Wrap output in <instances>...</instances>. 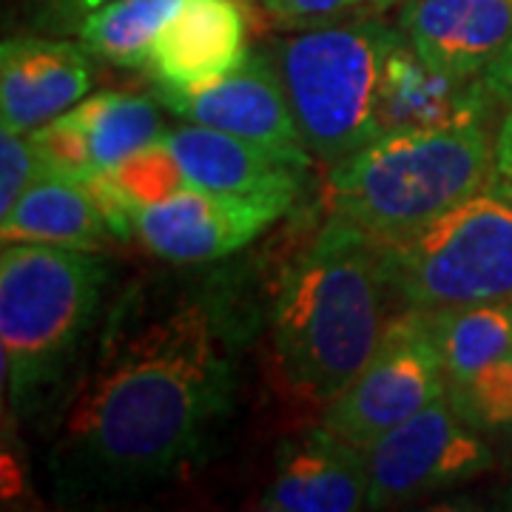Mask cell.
<instances>
[{
  "instance_id": "cell-28",
  "label": "cell",
  "mask_w": 512,
  "mask_h": 512,
  "mask_svg": "<svg viewBox=\"0 0 512 512\" xmlns=\"http://www.w3.org/2000/svg\"><path fill=\"white\" fill-rule=\"evenodd\" d=\"M510 498H512V495H510Z\"/></svg>"
},
{
  "instance_id": "cell-2",
  "label": "cell",
  "mask_w": 512,
  "mask_h": 512,
  "mask_svg": "<svg viewBox=\"0 0 512 512\" xmlns=\"http://www.w3.org/2000/svg\"><path fill=\"white\" fill-rule=\"evenodd\" d=\"M390 293L376 239L330 217L274 305L276 365L293 393L330 404L359 376L390 322Z\"/></svg>"
},
{
  "instance_id": "cell-24",
  "label": "cell",
  "mask_w": 512,
  "mask_h": 512,
  "mask_svg": "<svg viewBox=\"0 0 512 512\" xmlns=\"http://www.w3.org/2000/svg\"><path fill=\"white\" fill-rule=\"evenodd\" d=\"M262 9L282 23H322L336 18L359 0H259Z\"/></svg>"
},
{
  "instance_id": "cell-18",
  "label": "cell",
  "mask_w": 512,
  "mask_h": 512,
  "mask_svg": "<svg viewBox=\"0 0 512 512\" xmlns=\"http://www.w3.org/2000/svg\"><path fill=\"white\" fill-rule=\"evenodd\" d=\"M493 100L481 77L458 80L430 69L407 40H399L384 63L382 134L399 128L444 126L461 117H476Z\"/></svg>"
},
{
  "instance_id": "cell-19",
  "label": "cell",
  "mask_w": 512,
  "mask_h": 512,
  "mask_svg": "<svg viewBox=\"0 0 512 512\" xmlns=\"http://www.w3.org/2000/svg\"><path fill=\"white\" fill-rule=\"evenodd\" d=\"M419 311V308H416ZM450 384L476 376L512 350V299L419 311Z\"/></svg>"
},
{
  "instance_id": "cell-13",
  "label": "cell",
  "mask_w": 512,
  "mask_h": 512,
  "mask_svg": "<svg viewBox=\"0 0 512 512\" xmlns=\"http://www.w3.org/2000/svg\"><path fill=\"white\" fill-rule=\"evenodd\" d=\"M191 188L220 194H299L311 151L279 148L188 123L163 134Z\"/></svg>"
},
{
  "instance_id": "cell-4",
  "label": "cell",
  "mask_w": 512,
  "mask_h": 512,
  "mask_svg": "<svg viewBox=\"0 0 512 512\" xmlns=\"http://www.w3.org/2000/svg\"><path fill=\"white\" fill-rule=\"evenodd\" d=\"M109 265L97 251L3 242L0 350L3 382L29 402L60 379L100 308Z\"/></svg>"
},
{
  "instance_id": "cell-3",
  "label": "cell",
  "mask_w": 512,
  "mask_h": 512,
  "mask_svg": "<svg viewBox=\"0 0 512 512\" xmlns=\"http://www.w3.org/2000/svg\"><path fill=\"white\" fill-rule=\"evenodd\" d=\"M481 120L387 131L339 160L330 171L333 217L393 239L490 188L495 137Z\"/></svg>"
},
{
  "instance_id": "cell-26",
  "label": "cell",
  "mask_w": 512,
  "mask_h": 512,
  "mask_svg": "<svg viewBox=\"0 0 512 512\" xmlns=\"http://www.w3.org/2000/svg\"><path fill=\"white\" fill-rule=\"evenodd\" d=\"M490 188L512 205V109L495 131V160Z\"/></svg>"
},
{
  "instance_id": "cell-15",
  "label": "cell",
  "mask_w": 512,
  "mask_h": 512,
  "mask_svg": "<svg viewBox=\"0 0 512 512\" xmlns=\"http://www.w3.org/2000/svg\"><path fill=\"white\" fill-rule=\"evenodd\" d=\"M399 29L430 69L476 80L510 46L512 0H407Z\"/></svg>"
},
{
  "instance_id": "cell-1",
  "label": "cell",
  "mask_w": 512,
  "mask_h": 512,
  "mask_svg": "<svg viewBox=\"0 0 512 512\" xmlns=\"http://www.w3.org/2000/svg\"><path fill=\"white\" fill-rule=\"evenodd\" d=\"M228 399L231 367L202 305L114 322L66 413L60 456L100 487L157 481L200 453Z\"/></svg>"
},
{
  "instance_id": "cell-12",
  "label": "cell",
  "mask_w": 512,
  "mask_h": 512,
  "mask_svg": "<svg viewBox=\"0 0 512 512\" xmlns=\"http://www.w3.org/2000/svg\"><path fill=\"white\" fill-rule=\"evenodd\" d=\"M248 26L242 0H183L154 40L146 72L157 89L211 86L251 57Z\"/></svg>"
},
{
  "instance_id": "cell-16",
  "label": "cell",
  "mask_w": 512,
  "mask_h": 512,
  "mask_svg": "<svg viewBox=\"0 0 512 512\" xmlns=\"http://www.w3.org/2000/svg\"><path fill=\"white\" fill-rule=\"evenodd\" d=\"M92 92V60L83 46L55 37H12L0 49L3 128L35 131Z\"/></svg>"
},
{
  "instance_id": "cell-22",
  "label": "cell",
  "mask_w": 512,
  "mask_h": 512,
  "mask_svg": "<svg viewBox=\"0 0 512 512\" xmlns=\"http://www.w3.org/2000/svg\"><path fill=\"white\" fill-rule=\"evenodd\" d=\"M461 416L476 427H512V350L476 376L450 384Z\"/></svg>"
},
{
  "instance_id": "cell-20",
  "label": "cell",
  "mask_w": 512,
  "mask_h": 512,
  "mask_svg": "<svg viewBox=\"0 0 512 512\" xmlns=\"http://www.w3.org/2000/svg\"><path fill=\"white\" fill-rule=\"evenodd\" d=\"M180 3L183 0H111L83 20L77 29L80 46L114 66L146 72L154 40Z\"/></svg>"
},
{
  "instance_id": "cell-21",
  "label": "cell",
  "mask_w": 512,
  "mask_h": 512,
  "mask_svg": "<svg viewBox=\"0 0 512 512\" xmlns=\"http://www.w3.org/2000/svg\"><path fill=\"white\" fill-rule=\"evenodd\" d=\"M94 177H100L103 183L114 188L120 197H126L128 202H134L137 208L168 200L177 191L191 188L188 180H185L183 168L177 163V157H174V151L165 146L163 137L157 143H151V146L134 151L131 157H126L123 163H117L114 168L97 171Z\"/></svg>"
},
{
  "instance_id": "cell-23",
  "label": "cell",
  "mask_w": 512,
  "mask_h": 512,
  "mask_svg": "<svg viewBox=\"0 0 512 512\" xmlns=\"http://www.w3.org/2000/svg\"><path fill=\"white\" fill-rule=\"evenodd\" d=\"M49 174L32 131L3 128L0 134V217H6L37 177Z\"/></svg>"
},
{
  "instance_id": "cell-11",
  "label": "cell",
  "mask_w": 512,
  "mask_h": 512,
  "mask_svg": "<svg viewBox=\"0 0 512 512\" xmlns=\"http://www.w3.org/2000/svg\"><path fill=\"white\" fill-rule=\"evenodd\" d=\"M157 100L188 123L220 128L268 146L305 148L279 66L262 55H251L237 72L194 92L157 89Z\"/></svg>"
},
{
  "instance_id": "cell-14",
  "label": "cell",
  "mask_w": 512,
  "mask_h": 512,
  "mask_svg": "<svg viewBox=\"0 0 512 512\" xmlns=\"http://www.w3.org/2000/svg\"><path fill=\"white\" fill-rule=\"evenodd\" d=\"M367 490V450L322 424L279 447L274 478L259 507L271 512H350L367 507Z\"/></svg>"
},
{
  "instance_id": "cell-17",
  "label": "cell",
  "mask_w": 512,
  "mask_h": 512,
  "mask_svg": "<svg viewBox=\"0 0 512 512\" xmlns=\"http://www.w3.org/2000/svg\"><path fill=\"white\" fill-rule=\"evenodd\" d=\"M0 237L3 242H40L80 251H103L117 239L89 185L60 171L37 177L23 191L15 208L0 217Z\"/></svg>"
},
{
  "instance_id": "cell-25",
  "label": "cell",
  "mask_w": 512,
  "mask_h": 512,
  "mask_svg": "<svg viewBox=\"0 0 512 512\" xmlns=\"http://www.w3.org/2000/svg\"><path fill=\"white\" fill-rule=\"evenodd\" d=\"M111 0H35L37 18L43 20V26L52 29H80L83 20L92 12L103 9Z\"/></svg>"
},
{
  "instance_id": "cell-6",
  "label": "cell",
  "mask_w": 512,
  "mask_h": 512,
  "mask_svg": "<svg viewBox=\"0 0 512 512\" xmlns=\"http://www.w3.org/2000/svg\"><path fill=\"white\" fill-rule=\"evenodd\" d=\"M404 308L512 299V205L484 188L410 234L376 239Z\"/></svg>"
},
{
  "instance_id": "cell-5",
  "label": "cell",
  "mask_w": 512,
  "mask_h": 512,
  "mask_svg": "<svg viewBox=\"0 0 512 512\" xmlns=\"http://www.w3.org/2000/svg\"><path fill=\"white\" fill-rule=\"evenodd\" d=\"M402 29L379 20L316 26L279 46V74L313 157L339 163L382 134L384 63Z\"/></svg>"
},
{
  "instance_id": "cell-7",
  "label": "cell",
  "mask_w": 512,
  "mask_h": 512,
  "mask_svg": "<svg viewBox=\"0 0 512 512\" xmlns=\"http://www.w3.org/2000/svg\"><path fill=\"white\" fill-rule=\"evenodd\" d=\"M450 390L439 350L416 308L393 316L359 376L328 404L325 427L367 450L396 424Z\"/></svg>"
},
{
  "instance_id": "cell-9",
  "label": "cell",
  "mask_w": 512,
  "mask_h": 512,
  "mask_svg": "<svg viewBox=\"0 0 512 512\" xmlns=\"http://www.w3.org/2000/svg\"><path fill=\"white\" fill-rule=\"evenodd\" d=\"M296 197L291 194H220L183 188L174 197L140 205L134 237L168 262H208L254 242Z\"/></svg>"
},
{
  "instance_id": "cell-8",
  "label": "cell",
  "mask_w": 512,
  "mask_h": 512,
  "mask_svg": "<svg viewBox=\"0 0 512 512\" xmlns=\"http://www.w3.org/2000/svg\"><path fill=\"white\" fill-rule=\"evenodd\" d=\"M461 416L450 390L367 447V507L384 510L487 470L493 453Z\"/></svg>"
},
{
  "instance_id": "cell-10",
  "label": "cell",
  "mask_w": 512,
  "mask_h": 512,
  "mask_svg": "<svg viewBox=\"0 0 512 512\" xmlns=\"http://www.w3.org/2000/svg\"><path fill=\"white\" fill-rule=\"evenodd\" d=\"M32 134L49 171L83 180L157 143L165 128L163 114L151 97L100 92L83 97Z\"/></svg>"
},
{
  "instance_id": "cell-27",
  "label": "cell",
  "mask_w": 512,
  "mask_h": 512,
  "mask_svg": "<svg viewBox=\"0 0 512 512\" xmlns=\"http://www.w3.org/2000/svg\"><path fill=\"white\" fill-rule=\"evenodd\" d=\"M481 83L495 103H504L507 109H512V40L510 46L487 66V72L481 74Z\"/></svg>"
}]
</instances>
